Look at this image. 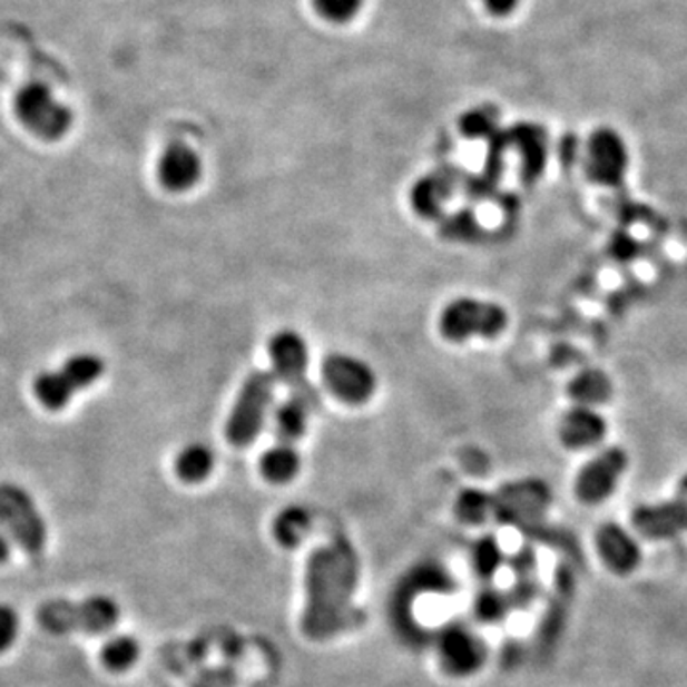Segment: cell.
I'll return each instance as SVG.
<instances>
[{
    "label": "cell",
    "mask_w": 687,
    "mask_h": 687,
    "mask_svg": "<svg viewBox=\"0 0 687 687\" xmlns=\"http://www.w3.org/2000/svg\"><path fill=\"white\" fill-rule=\"evenodd\" d=\"M100 657L111 673H125L140 659V644L133 636H114L101 646Z\"/></svg>",
    "instance_id": "obj_26"
},
{
    "label": "cell",
    "mask_w": 687,
    "mask_h": 687,
    "mask_svg": "<svg viewBox=\"0 0 687 687\" xmlns=\"http://www.w3.org/2000/svg\"><path fill=\"white\" fill-rule=\"evenodd\" d=\"M35 395L37 400L50 409V411H60L66 409L71 400H73L75 390L73 384L67 381L66 374L61 373V369H53V371H42V373L35 379Z\"/></svg>",
    "instance_id": "obj_22"
},
{
    "label": "cell",
    "mask_w": 687,
    "mask_h": 687,
    "mask_svg": "<svg viewBox=\"0 0 687 687\" xmlns=\"http://www.w3.org/2000/svg\"><path fill=\"white\" fill-rule=\"evenodd\" d=\"M323 382L331 394L347 405H361L371 400L376 390V376L365 361L354 355L331 354L323 361Z\"/></svg>",
    "instance_id": "obj_7"
},
{
    "label": "cell",
    "mask_w": 687,
    "mask_h": 687,
    "mask_svg": "<svg viewBox=\"0 0 687 687\" xmlns=\"http://www.w3.org/2000/svg\"><path fill=\"white\" fill-rule=\"evenodd\" d=\"M0 529L29 554H39L47 544V521L29 491L12 481L0 483Z\"/></svg>",
    "instance_id": "obj_4"
},
{
    "label": "cell",
    "mask_w": 687,
    "mask_h": 687,
    "mask_svg": "<svg viewBox=\"0 0 687 687\" xmlns=\"http://www.w3.org/2000/svg\"><path fill=\"white\" fill-rule=\"evenodd\" d=\"M676 497H680L681 501L687 502V474L678 483V494Z\"/></svg>",
    "instance_id": "obj_37"
},
{
    "label": "cell",
    "mask_w": 687,
    "mask_h": 687,
    "mask_svg": "<svg viewBox=\"0 0 687 687\" xmlns=\"http://www.w3.org/2000/svg\"><path fill=\"white\" fill-rule=\"evenodd\" d=\"M269 360L274 365V376L277 382L293 390L294 395H301L304 400L315 405V392L307 384V344L296 331H279L269 341Z\"/></svg>",
    "instance_id": "obj_8"
},
{
    "label": "cell",
    "mask_w": 687,
    "mask_h": 687,
    "mask_svg": "<svg viewBox=\"0 0 687 687\" xmlns=\"http://www.w3.org/2000/svg\"><path fill=\"white\" fill-rule=\"evenodd\" d=\"M475 229H478V220H475L474 214L470 210H461V213H454L453 216H449L448 220L443 222L441 234L453 237V239H468L475 234Z\"/></svg>",
    "instance_id": "obj_33"
},
{
    "label": "cell",
    "mask_w": 687,
    "mask_h": 687,
    "mask_svg": "<svg viewBox=\"0 0 687 687\" xmlns=\"http://www.w3.org/2000/svg\"><path fill=\"white\" fill-rule=\"evenodd\" d=\"M632 528L648 541H670L687 533V502L673 501L640 504L632 512Z\"/></svg>",
    "instance_id": "obj_12"
},
{
    "label": "cell",
    "mask_w": 687,
    "mask_h": 687,
    "mask_svg": "<svg viewBox=\"0 0 687 687\" xmlns=\"http://www.w3.org/2000/svg\"><path fill=\"white\" fill-rule=\"evenodd\" d=\"M510 146L518 147L521 157V178L526 184H533L547 167L548 136L544 128L531 122H521L508 130Z\"/></svg>",
    "instance_id": "obj_16"
},
{
    "label": "cell",
    "mask_w": 687,
    "mask_h": 687,
    "mask_svg": "<svg viewBox=\"0 0 687 687\" xmlns=\"http://www.w3.org/2000/svg\"><path fill=\"white\" fill-rule=\"evenodd\" d=\"M502 499L504 501L499 504V516L504 518L502 521H520V518H533L542 512L550 502V491L542 481H521L504 489Z\"/></svg>",
    "instance_id": "obj_17"
},
{
    "label": "cell",
    "mask_w": 687,
    "mask_h": 687,
    "mask_svg": "<svg viewBox=\"0 0 687 687\" xmlns=\"http://www.w3.org/2000/svg\"><path fill=\"white\" fill-rule=\"evenodd\" d=\"M275 384L277 379L267 371L248 374L243 382L226 422V438L234 448H248L261 434L274 401Z\"/></svg>",
    "instance_id": "obj_2"
},
{
    "label": "cell",
    "mask_w": 687,
    "mask_h": 687,
    "mask_svg": "<svg viewBox=\"0 0 687 687\" xmlns=\"http://www.w3.org/2000/svg\"><path fill=\"white\" fill-rule=\"evenodd\" d=\"M454 181H457V174L451 170L428 174L416 181L411 189V207L414 208V213L426 220L441 218L443 205L453 194Z\"/></svg>",
    "instance_id": "obj_18"
},
{
    "label": "cell",
    "mask_w": 687,
    "mask_h": 687,
    "mask_svg": "<svg viewBox=\"0 0 687 687\" xmlns=\"http://www.w3.org/2000/svg\"><path fill=\"white\" fill-rule=\"evenodd\" d=\"M628 168L627 144L611 128H598L587 147V174L598 186H619Z\"/></svg>",
    "instance_id": "obj_10"
},
{
    "label": "cell",
    "mask_w": 687,
    "mask_h": 687,
    "mask_svg": "<svg viewBox=\"0 0 687 687\" xmlns=\"http://www.w3.org/2000/svg\"><path fill=\"white\" fill-rule=\"evenodd\" d=\"M596 550L611 573L619 577L635 573L640 568V544L619 523H603L596 533Z\"/></svg>",
    "instance_id": "obj_13"
},
{
    "label": "cell",
    "mask_w": 687,
    "mask_h": 687,
    "mask_svg": "<svg viewBox=\"0 0 687 687\" xmlns=\"http://www.w3.org/2000/svg\"><path fill=\"white\" fill-rule=\"evenodd\" d=\"M20 625L18 611L8 603H0V654H4L16 644L20 635Z\"/></svg>",
    "instance_id": "obj_32"
},
{
    "label": "cell",
    "mask_w": 687,
    "mask_h": 687,
    "mask_svg": "<svg viewBox=\"0 0 687 687\" xmlns=\"http://www.w3.org/2000/svg\"><path fill=\"white\" fill-rule=\"evenodd\" d=\"M628 467V457L622 449H606L596 459L585 464L575 478V494L588 507L608 501Z\"/></svg>",
    "instance_id": "obj_9"
},
{
    "label": "cell",
    "mask_w": 687,
    "mask_h": 687,
    "mask_svg": "<svg viewBox=\"0 0 687 687\" xmlns=\"http://www.w3.org/2000/svg\"><path fill=\"white\" fill-rule=\"evenodd\" d=\"M474 614L481 622H488V625H494V622H501L507 619L510 611L514 609L510 595L499 588H483L480 595L475 596Z\"/></svg>",
    "instance_id": "obj_28"
},
{
    "label": "cell",
    "mask_w": 687,
    "mask_h": 687,
    "mask_svg": "<svg viewBox=\"0 0 687 687\" xmlns=\"http://www.w3.org/2000/svg\"><path fill=\"white\" fill-rule=\"evenodd\" d=\"M120 609L109 596H88L85 600H50L39 609V622L53 635L87 632L100 635L119 621Z\"/></svg>",
    "instance_id": "obj_1"
},
{
    "label": "cell",
    "mask_w": 687,
    "mask_h": 687,
    "mask_svg": "<svg viewBox=\"0 0 687 687\" xmlns=\"http://www.w3.org/2000/svg\"><path fill=\"white\" fill-rule=\"evenodd\" d=\"M60 369L61 373L66 374L67 381L71 382L75 390L79 392L100 381L101 374L106 371V363L100 355L82 352V354L71 355Z\"/></svg>",
    "instance_id": "obj_25"
},
{
    "label": "cell",
    "mask_w": 687,
    "mask_h": 687,
    "mask_svg": "<svg viewBox=\"0 0 687 687\" xmlns=\"http://www.w3.org/2000/svg\"><path fill=\"white\" fill-rule=\"evenodd\" d=\"M489 12L494 16H508L510 12H514L516 7L520 4V0H483Z\"/></svg>",
    "instance_id": "obj_35"
},
{
    "label": "cell",
    "mask_w": 687,
    "mask_h": 687,
    "mask_svg": "<svg viewBox=\"0 0 687 687\" xmlns=\"http://www.w3.org/2000/svg\"><path fill=\"white\" fill-rule=\"evenodd\" d=\"M493 507V499L488 493L478 491V489H468L457 499L454 510H457V516L462 521L478 526V523H483V521L488 520Z\"/></svg>",
    "instance_id": "obj_29"
},
{
    "label": "cell",
    "mask_w": 687,
    "mask_h": 687,
    "mask_svg": "<svg viewBox=\"0 0 687 687\" xmlns=\"http://www.w3.org/2000/svg\"><path fill=\"white\" fill-rule=\"evenodd\" d=\"M568 392L577 405L592 408L609 401L614 394V384L609 381L608 374L600 369H587L575 376Z\"/></svg>",
    "instance_id": "obj_19"
},
{
    "label": "cell",
    "mask_w": 687,
    "mask_h": 687,
    "mask_svg": "<svg viewBox=\"0 0 687 687\" xmlns=\"http://www.w3.org/2000/svg\"><path fill=\"white\" fill-rule=\"evenodd\" d=\"M203 174V163L194 147L187 146L184 141H173L165 147L157 165V176L160 186L173 194L187 192L200 180Z\"/></svg>",
    "instance_id": "obj_14"
},
{
    "label": "cell",
    "mask_w": 687,
    "mask_h": 687,
    "mask_svg": "<svg viewBox=\"0 0 687 687\" xmlns=\"http://www.w3.org/2000/svg\"><path fill=\"white\" fill-rule=\"evenodd\" d=\"M312 403L301 395L288 398L275 411V432L283 443H293L306 434L307 419H310Z\"/></svg>",
    "instance_id": "obj_21"
},
{
    "label": "cell",
    "mask_w": 687,
    "mask_h": 687,
    "mask_svg": "<svg viewBox=\"0 0 687 687\" xmlns=\"http://www.w3.org/2000/svg\"><path fill=\"white\" fill-rule=\"evenodd\" d=\"M176 474L186 483H200L207 480L214 468V454L207 445L203 443H192L187 448L181 449L176 462Z\"/></svg>",
    "instance_id": "obj_23"
},
{
    "label": "cell",
    "mask_w": 687,
    "mask_h": 687,
    "mask_svg": "<svg viewBox=\"0 0 687 687\" xmlns=\"http://www.w3.org/2000/svg\"><path fill=\"white\" fill-rule=\"evenodd\" d=\"M606 434H608V424L603 421V416L581 405L569 409L568 413L561 416L560 426H558L561 445L571 451L595 448L606 438Z\"/></svg>",
    "instance_id": "obj_15"
},
{
    "label": "cell",
    "mask_w": 687,
    "mask_h": 687,
    "mask_svg": "<svg viewBox=\"0 0 687 687\" xmlns=\"http://www.w3.org/2000/svg\"><path fill=\"white\" fill-rule=\"evenodd\" d=\"M363 7V0H314L315 12L323 20L333 23H347L354 20Z\"/></svg>",
    "instance_id": "obj_31"
},
{
    "label": "cell",
    "mask_w": 687,
    "mask_h": 687,
    "mask_svg": "<svg viewBox=\"0 0 687 687\" xmlns=\"http://www.w3.org/2000/svg\"><path fill=\"white\" fill-rule=\"evenodd\" d=\"M301 470V454L293 443L277 441L274 448L262 454L261 472L272 483H288Z\"/></svg>",
    "instance_id": "obj_20"
},
{
    "label": "cell",
    "mask_w": 687,
    "mask_h": 687,
    "mask_svg": "<svg viewBox=\"0 0 687 687\" xmlns=\"http://www.w3.org/2000/svg\"><path fill=\"white\" fill-rule=\"evenodd\" d=\"M575 598V573L568 563H560L556 571L554 590L548 601L547 611L542 615L541 627L537 632V648L541 657L552 655L563 628L568 625L569 609Z\"/></svg>",
    "instance_id": "obj_11"
},
{
    "label": "cell",
    "mask_w": 687,
    "mask_h": 687,
    "mask_svg": "<svg viewBox=\"0 0 687 687\" xmlns=\"http://www.w3.org/2000/svg\"><path fill=\"white\" fill-rule=\"evenodd\" d=\"M310 528H312V516L306 508H285L274 521L275 541L283 547H296L304 541Z\"/></svg>",
    "instance_id": "obj_24"
},
{
    "label": "cell",
    "mask_w": 687,
    "mask_h": 687,
    "mask_svg": "<svg viewBox=\"0 0 687 687\" xmlns=\"http://www.w3.org/2000/svg\"><path fill=\"white\" fill-rule=\"evenodd\" d=\"M435 648L441 668L454 678L475 675L488 659L485 644L464 622H449L441 628Z\"/></svg>",
    "instance_id": "obj_6"
},
{
    "label": "cell",
    "mask_w": 687,
    "mask_h": 687,
    "mask_svg": "<svg viewBox=\"0 0 687 687\" xmlns=\"http://www.w3.org/2000/svg\"><path fill=\"white\" fill-rule=\"evenodd\" d=\"M504 563V552L497 537H481L472 547V569L483 581H491Z\"/></svg>",
    "instance_id": "obj_27"
},
{
    "label": "cell",
    "mask_w": 687,
    "mask_h": 687,
    "mask_svg": "<svg viewBox=\"0 0 687 687\" xmlns=\"http://www.w3.org/2000/svg\"><path fill=\"white\" fill-rule=\"evenodd\" d=\"M508 314L494 302L457 298L440 315V331L448 341L467 342L474 336L494 338L507 328Z\"/></svg>",
    "instance_id": "obj_5"
},
{
    "label": "cell",
    "mask_w": 687,
    "mask_h": 687,
    "mask_svg": "<svg viewBox=\"0 0 687 687\" xmlns=\"http://www.w3.org/2000/svg\"><path fill=\"white\" fill-rule=\"evenodd\" d=\"M13 109L21 125L40 140H61L73 127V111L40 80H31L18 90Z\"/></svg>",
    "instance_id": "obj_3"
},
{
    "label": "cell",
    "mask_w": 687,
    "mask_h": 687,
    "mask_svg": "<svg viewBox=\"0 0 687 687\" xmlns=\"http://www.w3.org/2000/svg\"><path fill=\"white\" fill-rule=\"evenodd\" d=\"M510 568L514 571L516 579L537 577V554L533 548L523 547L520 552H516L514 558L510 560Z\"/></svg>",
    "instance_id": "obj_34"
},
{
    "label": "cell",
    "mask_w": 687,
    "mask_h": 687,
    "mask_svg": "<svg viewBox=\"0 0 687 687\" xmlns=\"http://www.w3.org/2000/svg\"><path fill=\"white\" fill-rule=\"evenodd\" d=\"M10 552H12V539L0 529V563H4L10 558Z\"/></svg>",
    "instance_id": "obj_36"
},
{
    "label": "cell",
    "mask_w": 687,
    "mask_h": 687,
    "mask_svg": "<svg viewBox=\"0 0 687 687\" xmlns=\"http://www.w3.org/2000/svg\"><path fill=\"white\" fill-rule=\"evenodd\" d=\"M499 122V114L494 111L493 107H478L468 111L461 120V130L464 136H468L470 140H478V138H491L494 133H499L497 128Z\"/></svg>",
    "instance_id": "obj_30"
}]
</instances>
